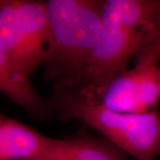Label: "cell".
Returning a JSON list of instances; mask_svg holds the SVG:
<instances>
[{"mask_svg": "<svg viewBox=\"0 0 160 160\" xmlns=\"http://www.w3.org/2000/svg\"><path fill=\"white\" fill-rule=\"evenodd\" d=\"M159 5V0H106L101 30L86 68L70 85L53 87L98 102L104 87L136 57L154 26Z\"/></svg>", "mask_w": 160, "mask_h": 160, "instance_id": "cell-1", "label": "cell"}, {"mask_svg": "<svg viewBox=\"0 0 160 160\" xmlns=\"http://www.w3.org/2000/svg\"><path fill=\"white\" fill-rule=\"evenodd\" d=\"M105 1L46 2L52 44L44 78L53 86H69L83 72L102 27Z\"/></svg>", "mask_w": 160, "mask_h": 160, "instance_id": "cell-2", "label": "cell"}, {"mask_svg": "<svg viewBox=\"0 0 160 160\" xmlns=\"http://www.w3.org/2000/svg\"><path fill=\"white\" fill-rule=\"evenodd\" d=\"M49 103L63 119L82 121L137 160H156L160 157L158 109L140 114L123 113L100 102H86L62 88H53Z\"/></svg>", "mask_w": 160, "mask_h": 160, "instance_id": "cell-3", "label": "cell"}, {"mask_svg": "<svg viewBox=\"0 0 160 160\" xmlns=\"http://www.w3.org/2000/svg\"><path fill=\"white\" fill-rule=\"evenodd\" d=\"M136 64L109 82L99 102L123 113H146L158 109L160 101V53L142 48Z\"/></svg>", "mask_w": 160, "mask_h": 160, "instance_id": "cell-4", "label": "cell"}, {"mask_svg": "<svg viewBox=\"0 0 160 160\" xmlns=\"http://www.w3.org/2000/svg\"><path fill=\"white\" fill-rule=\"evenodd\" d=\"M0 47L28 77L46 63V57L35 48L20 26L12 0H0Z\"/></svg>", "mask_w": 160, "mask_h": 160, "instance_id": "cell-5", "label": "cell"}, {"mask_svg": "<svg viewBox=\"0 0 160 160\" xmlns=\"http://www.w3.org/2000/svg\"><path fill=\"white\" fill-rule=\"evenodd\" d=\"M0 92L25 109L33 118L46 120L52 116L49 102L36 92L29 77L22 73L0 47Z\"/></svg>", "mask_w": 160, "mask_h": 160, "instance_id": "cell-6", "label": "cell"}, {"mask_svg": "<svg viewBox=\"0 0 160 160\" xmlns=\"http://www.w3.org/2000/svg\"><path fill=\"white\" fill-rule=\"evenodd\" d=\"M52 139L7 118L0 160H45Z\"/></svg>", "mask_w": 160, "mask_h": 160, "instance_id": "cell-7", "label": "cell"}, {"mask_svg": "<svg viewBox=\"0 0 160 160\" xmlns=\"http://www.w3.org/2000/svg\"><path fill=\"white\" fill-rule=\"evenodd\" d=\"M123 154L110 142L84 132L69 139H53L46 160H124Z\"/></svg>", "mask_w": 160, "mask_h": 160, "instance_id": "cell-8", "label": "cell"}, {"mask_svg": "<svg viewBox=\"0 0 160 160\" xmlns=\"http://www.w3.org/2000/svg\"><path fill=\"white\" fill-rule=\"evenodd\" d=\"M12 5L20 26L35 48L46 57V62L52 44L46 2L12 0Z\"/></svg>", "mask_w": 160, "mask_h": 160, "instance_id": "cell-9", "label": "cell"}, {"mask_svg": "<svg viewBox=\"0 0 160 160\" xmlns=\"http://www.w3.org/2000/svg\"><path fill=\"white\" fill-rule=\"evenodd\" d=\"M142 48L151 49L160 53V5L155 19L154 26L147 35Z\"/></svg>", "mask_w": 160, "mask_h": 160, "instance_id": "cell-10", "label": "cell"}, {"mask_svg": "<svg viewBox=\"0 0 160 160\" xmlns=\"http://www.w3.org/2000/svg\"><path fill=\"white\" fill-rule=\"evenodd\" d=\"M6 118H7V117L0 113V150H1V147H2V142H3V137H4V131H5Z\"/></svg>", "mask_w": 160, "mask_h": 160, "instance_id": "cell-11", "label": "cell"}]
</instances>
